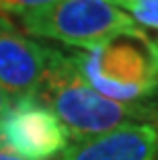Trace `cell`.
Wrapping results in <instances>:
<instances>
[{"label": "cell", "mask_w": 158, "mask_h": 160, "mask_svg": "<svg viewBox=\"0 0 158 160\" xmlns=\"http://www.w3.org/2000/svg\"><path fill=\"white\" fill-rule=\"evenodd\" d=\"M82 78L121 105L158 109V41L138 27L121 31L107 43L74 53Z\"/></svg>", "instance_id": "1"}, {"label": "cell", "mask_w": 158, "mask_h": 160, "mask_svg": "<svg viewBox=\"0 0 158 160\" xmlns=\"http://www.w3.org/2000/svg\"><path fill=\"white\" fill-rule=\"evenodd\" d=\"M37 99L58 115L68 129V136L76 142L103 136L125 123L154 119V111L148 107L121 105L99 94L82 78L74 53L68 56L58 49H54Z\"/></svg>", "instance_id": "2"}, {"label": "cell", "mask_w": 158, "mask_h": 160, "mask_svg": "<svg viewBox=\"0 0 158 160\" xmlns=\"http://www.w3.org/2000/svg\"><path fill=\"white\" fill-rule=\"evenodd\" d=\"M25 33L70 47L93 49L121 31L134 29L130 14L113 0H58L21 17Z\"/></svg>", "instance_id": "3"}, {"label": "cell", "mask_w": 158, "mask_h": 160, "mask_svg": "<svg viewBox=\"0 0 158 160\" xmlns=\"http://www.w3.org/2000/svg\"><path fill=\"white\" fill-rule=\"evenodd\" d=\"M68 129L37 97H21L0 115V146L25 160H51L68 148Z\"/></svg>", "instance_id": "4"}, {"label": "cell", "mask_w": 158, "mask_h": 160, "mask_svg": "<svg viewBox=\"0 0 158 160\" xmlns=\"http://www.w3.org/2000/svg\"><path fill=\"white\" fill-rule=\"evenodd\" d=\"M54 49L19 33L0 14V88L8 97H37Z\"/></svg>", "instance_id": "5"}, {"label": "cell", "mask_w": 158, "mask_h": 160, "mask_svg": "<svg viewBox=\"0 0 158 160\" xmlns=\"http://www.w3.org/2000/svg\"><path fill=\"white\" fill-rule=\"evenodd\" d=\"M60 160H158V132L146 121L125 123L103 136L74 142Z\"/></svg>", "instance_id": "6"}, {"label": "cell", "mask_w": 158, "mask_h": 160, "mask_svg": "<svg viewBox=\"0 0 158 160\" xmlns=\"http://www.w3.org/2000/svg\"><path fill=\"white\" fill-rule=\"evenodd\" d=\"M125 8L131 12L134 23L158 31V0H134Z\"/></svg>", "instance_id": "7"}, {"label": "cell", "mask_w": 158, "mask_h": 160, "mask_svg": "<svg viewBox=\"0 0 158 160\" xmlns=\"http://www.w3.org/2000/svg\"><path fill=\"white\" fill-rule=\"evenodd\" d=\"M58 2V0H0V14H23L33 12L37 8H43V6H49Z\"/></svg>", "instance_id": "8"}, {"label": "cell", "mask_w": 158, "mask_h": 160, "mask_svg": "<svg viewBox=\"0 0 158 160\" xmlns=\"http://www.w3.org/2000/svg\"><path fill=\"white\" fill-rule=\"evenodd\" d=\"M0 160H25V158H21V156L13 154V152L6 150L4 146H0Z\"/></svg>", "instance_id": "9"}, {"label": "cell", "mask_w": 158, "mask_h": 160, "mask_svg": "<svg viewBox=\"0 0 158 160\" xmlns=\"http://www.w3.org/2000/svg\"><path fill=\"white\" fill-rule=\"evenodd\" d=\"M8 105H10V97H8V94H6L2 88H0V115H2L6 109H8Z\"/></svg>", "instance_id": "10"}, {"label": "cell", "mask_w": 158, "mask_h": 160, "mask_svg": "<svg viewBox=\"0 0 158 160\" xmlns=\"http://www.w3.org/2000/svg\"><path fill=\"white\" fill-rule=\"evenodd\" d=\"M113 2H115V4L119 6V8H125V6L130 4V2H134V0H113Z\"/></svg>", "instance_id": "11"}, {"label": "cell", "mask_w": 158, "mask_h": 160, "mask_svg": "<svg viewBox=\"0 0 158 160\" xmlns=\"http://www.w3.org/2000/svg\"><path fill=\"white\" fill-rule=\"evenodd\" d=\"M154 121H156V125H158V109H156V113H154Z\"/></svg>", "instance_id": "12"}]
</instances>
